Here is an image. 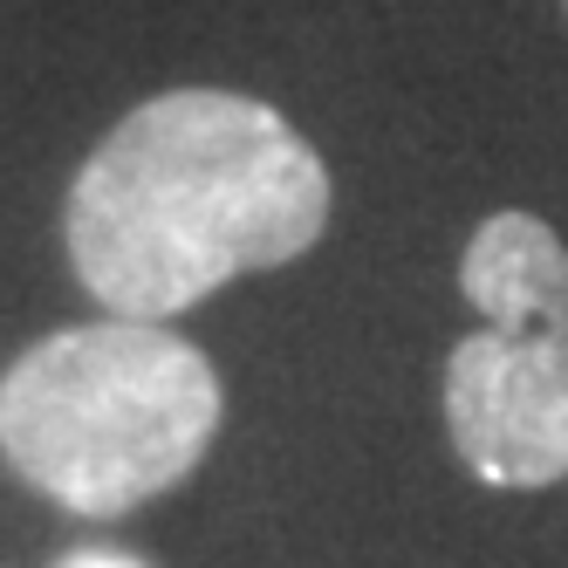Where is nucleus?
I'll use <instances>...</instances> for the list:
<instances>
[{
  "mask_svg": "<svg viewBox=\"0 0 568 568\" xmlns=\"http://www.w3.org/2000/svg\"><path fill=\"white\" fill-rule=\"evenodd\" d=\"M329 165L281 110L233 90H165L69 185L62 240L83 288L131 322H172L226 281L308 254Z\"/></svg>",
  "mask_w": 568,
  "mask_h": 568,
  "instance_id": "obj_1",
  "label": "nucleus"
},
{
  "mask_svg": "<svg viewBox=\"0 0 568 568\" xmlns=\"http://www.w3.org/2000/svg\"><path fill=\"white\" fill-rule=\"evenodd\" d=\"M226 390L165 322H75L0 377V459L69 514H131L206 459Z\"/></svg>",
  "mask_w": 568,
  "mask_h": 568,
  "instance_id": "obj_2",
  "label": "nucleus"
},
{
  "mask_svg": "<svg viewBox=\"0 0 568 568\" xmlns=\"http://www.w3.org/2000/svg\"><path fill=\"white\" fill-rule=\"evenodd\" d=\"M445 425L486 486H548L568 473V336L479 329L445 363Z\"/></svg>",
  "mask_w": 568,
  "mask_h": 568,
  "instance_id": "obj_3",
  "label": "nucleus"
},
{
  "mask_svg": "<svg viewBox=\"0 0 568 568\" xmlns=\"http://www.w3.org/2000/svg\"><path fill=\"white\" fill-rule=\"evenodd\" d=\"M459 288L494 336H568V247L535 213L479 220Z\"/></svg>",
  "mask_w": 568,
  "mask_h": 568,
  "instance_id": "obj_4",
  "label": "nucleus"
},
{
  "mask_svg": "<svg viewBox=\"0 0 568 568\" xmlns=\"http://www.w3.org/2000/svg\"><path fill=\"white\" fill-rule=\"evenodd\" d=\"M62 568H151V561H138L124 548H83V555H69Z\"/></svg>",
  "mask_w": 568,
  "mask_h": 568,
  "instance_id": "obj_5",
  "label": "nucleus"
}]
</instances>
